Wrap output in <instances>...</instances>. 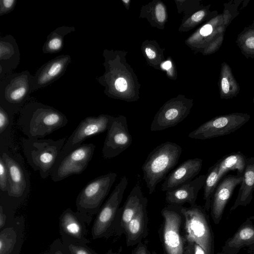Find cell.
<instances>
[{"label": "cell", "mask_w": 254, "mask_h": 254, "mask_svg": "<svg viewBox=\"0 0 254 254\" xmlns=\"http://www.w3.org/2000/svg\"><path fill=\"white\" fill-rule=\"evenodd\" d=\"M218 165V162L217 161L209 168L206 175V179L203 186V199L205 200L204 208L207 211L210 208L211 198L219 184Z\"/></svg>", "instance_id": "28"}, {"label": "cell", "mask_w": 254, "mask_h": 254, "mask_svg": "<svg viewBox=\"0 0 254 254\" xmlns=\"http://www.w3.org/2000/svg\"><path fill=\"white\" fill-rule=\"evenodd\" d=\"M74 30V27L64 26L56 28L47 36L43 47V52L54 54L60 52L63 47L64 36Z\"/></svg>", "instance_id": "27"}, {"label": "cell", "mask_w": 254, "mask_h": 254, "mask_svg": "<svg viewBox=\"0 0 254 254\" xmlns=\"http://www.w3.org/2000/svg\"><path fill=\"white\" fill-rule=\"evenodd\" d=\"M247 114H233L215 117L202 124L189 134V137L207 139L230 134L240 128L250 119Z\"/></svg>", "instance_id": "10"}, {"label": "cell", "mask_w": 254, "mask_h": 254, "mask_svg": "<svg viewBox=\"0 0 254 254\" xmlns=\"http://www.w3.org/2000/svg\"><path fill=\"white\" fill-rule=\"evenodd\" d=\"M182 152V149L179 145L167 141L148 154L141 169L143 179L150 194L154 192L157 185L177 164Z\"/></svg>", "instance_id": "3"}, {"label": "cell", "mask_w": 254, "mask_h": 254, "mask_svg": "<svg viewBox=\"0 0 254 254\" xmlns=\"http://www.w3.org/2000/svg\"><path fill=\"white\" fill-rule=\"evenodd\" d=\"M147 202V198L143 196L137 212L124 228L127 246L136 244L145 237L148 220L146 210Z\"/></svg>", "instance_id": "22"}, {"label": "cell", "mask_w": 254, "mask_h": 254, "mask_svg": "<svg viewBox=\"0 0 254 254\" xmlns=\"http://www.w3.org/2000/svg\"><path fill=\"white\" fill-rule=\"evenodd\" d=\"M145 53L147 57L150 59H153L156 57L155 52L149 48H146L145 49Z\"/></svg>", "instance_id": "41"}, {"label": "cell", "mask_w": 254, "mask_h": 254, "mask_svg": "<svg viewBox=\"0 0 254 254\" xmlns=\"http://www.w3.org/2000/svg\"><path fill=\"white\" fill-rule=\"evenodd\" d=\"M143 197L141 188L137 184L132 189L123 207L118 210L114 222L120 220V228L124 229L134 216Z\"/></svg>", "instance_id": "24"}, {"label": "cell", "mask_w": 254, "mask_h": 254, "mask_svg": "<svg viewBox=\"0 0 254 254\" xmlns=\"http://www.w3.org/2000/svg\"><path fill=\"white\" fill-rule=\"evenodd\" d=\"M222 89L225 94L228 93L229 91V83L228 79L223 77L221 80Z\"/></svg>", "instance_id": "38"}, {"label": "cell", "mask_w": 254, "mask_h": 254, "mask_svg": "<svg viewBox=\"0 0 254 254\" xmlns=\"http://www.w3.org/2000/svg\"><path fill=\"white\" fill-rule=\"evenodd\" d=\"M66 139H23L22 149L27 162L35 171L39 172L42 179L51 176Z\"/></svg>", "instance_id": "4"}, {"label": "cell", "mask_w": 254, "mask_h": 254, "mask_svg": "<svg viewBox=\"0 0 254 254\" xmlns=\"http://www.w3.org/2000/svg\"><path fill=\"white\" fill-rule=\"evenodd\" d=\"M95 147L93 143H83L59 160L51 175L52 181L58 182L81 174L91 161Z\"/></svg>", "instance_id": "9"}, {"label": "cell", "mask_w": 254, "mask_h": 254, "mask_svg": "<svg viewBox=\"0 0 254 254\" xmlns=\"http://www.w3.org/2000/svg\"><path fill=\"white\" fill-rule=\"evenodd\" d=\"M155 15L156 17L159 22H163L165 20V8L161 3H159L156 6Z\"/></svg>", "instance_id": "34"}, {"label": "cell", "mask_w": 254, "mask_h": 254, "mask_svg": "<svg viewBox=\"0 0 254 254\" xmlns=\"http://www.w3.org/2000/svg\"><path fill=\"white\" fill-rule=\"evenodd\" d=\"M33 79L27 70L12 72L0 78V106L12 115L19 113L33 92Z\"/></svg>", "instance_id": "5"}, {"label": "cell", "mask_w": 254, "mask_h": 254, "mask_svg": "<svg viewBox=\"0 0 254 254\" xmlns=\"http://www.w3.org/2000/svg\"><path fill=\"white\" fill-rule=\"evenodd\" d=\"M121 251H122V248L121 247L120 250H119V252L114 253V252H112V250H110L106 253H105V254H120V253Z\"/></svg>", "instance_id": "44"}, {"label": "cell", "mask_w": 254, "mask_h": 254, "mask_svg": "<svg viewBox=\"0 0 254 254\" xmlns=\"http://www.w3.org/2000/svg\"><path fill=\"white\" fill-rule=\"evenodd\" d=\"M247 158L239 151L228 154L217 161L218 162V181L220 182L224 175L230 171H237V176L242 177L246 165Z\"/></svg>", "instance_id": "25"}, {"label": "cell", "mask_w": 254, "mask_h": 254, "mask_svg": "<svg viewBox=\"0 0 254 254\" xmlns=\"http://www.w3.org/2000/svg\"><path fill=\"white\" fill-rule=\"evenodd\" d=\"M0 156L8 172L9 190L0 194V202L16 210L29 195L30 181L21 155L17 150L0 148Z\"/></svg>", "instance_id": "2"}, {"label": "cell", "mask_w": 254, "mask_h": 254, "mask_svg": "<svg viewBox=\"0 0 254 254\" xmlns=\"http://www.w3.org/2000/svg\"><path fill=\"white\" fill-rule=\"evenodd\" d=\"M206 175H200L177 188L166 191V202L175 205H182L186 202L190 205L195 204L198 192L203 187Z\"/></svg>", "instance_id": "20"}, {"label": "cell", "mask_w": 254, "mask_h": 254, "mask_svg": "<svg viewBox=\"0 0 254 254\" xmlns=\"http://www.w3.org/2000/svg\"><path fill=\"white\" fill-rule=\"evenodd\" d=\"M15 211L11 207L0 202V230L12 222Z\"/></svg>", "instance_id": "30"}, {"label": "cell", "mask_w": 254, "mask_h": 254, "mask_svg": "<svg viewBox=\"0 0 254 254\" xmlns=\"http://www.w3.org/2000/svg\"><path fill=\"white\" fill-rule=\"evenodd\" d=\"M251 220H254V216H251L249 218Z\"/></svg>", "instance_id": "45"}, {"label": "cell", "mask_w": 254, "mask_h": 254, "mask_svg": "<svg viewBox=\"0 0 254 254\" xmlns=\"http://www.w3.org/2000/svg\"><path fill=\"white\" fill-rule=\"evenodd\" d=\"M13 115L0 106V148L17 150L12 136Z\"/></svg>", "instance_id": "26"}, {"label": "cell", "mask_w": 254, "mask_h": 254, "mask_svg": "<svg viewBox=\"0 0 254 254\" xmlns=\"http://www.w3.org/2000/svg\"><path fill=\"white\" fill-rule=\"evenodd\" d=\"M203 11H199L194 13L191 16V19L193 21L198 22L200 21L204 16Z\"/></svg>", "instance_id": "39"}, {"label": "cell", "mask_w": 254, "mask_h": 254, "mask_svg": "<svg viewBox=\"0 0 254 254\" xmlns=\"http://www.w3.org/2000/svg\"><path fill=\"white\" fill-rule=\"evenodd\" d=\"M132 139L123 116L114 118L107 130L102 148V155L106 159L117 157L128 148Z\"/></svg>", "instance_id": "12"}, {"label": "cell", "mask_w": 254, "mask_h": 254, "mask_svg": "<svg viewBox=\"0 0 254 254\" xmlns=\"http://www.w3.org/2000/svg\"><path fill=\"white\" fill-rule=\"evenodd\" d=\"M246 46L251 49H254V37L248 38L246 41Z\"/></svg>", "instance_id": "42"}, {"label": "cell", "mask_w": 254, "mask_h": 254, "mask_svg": "<svg viewBox=\"0 0 254 254\" xmlns=\"http://www.w3.org/2000/svg\"><path fill=\"white\" fill-rule=\"evenodd\" d=\"M202 160L195 158L182 163L164 179L161 190L167 191L177 188L193 180L200 171Z\"/></svg>", "instance_id": "18"}, {"label": "cell", "mask_w": 254, "mask_h": 254, "mask_svg": "<svg viewBox=\"0 0 254 254\" xmlns=\"http://www.w3.org/2000/svg\"><path fill=\"white\" fill-rule=\"evenodd\" d=\"M20 60V51L16 40L11 35L0 38V79L12 73Z\"/></svg>", "instance_id": "21"}, {"label": "cell", "mask_w": 254, "mask_h": 254, "mask_svg": "<svg viewBox=\"0 0 254 254\" xmlns=\"http://www.w3.org/2000/svg\"><path fill=\"white\" fill-rule=\"evenodd\" d=\"M242 177L229 175L217 186L211 200V215L215 224L219 223L224 209L236 187L240 185Z\"/></svg>", "instance_id": "15"}, {"label": "cell", "mask_w": 254, "mask_h": 254, "mask_svg": "<svg viewBox=\"0 0 254 254\" xmlns=\"http://www.w3.org/2000/svg\"><path fill=\"white\" fill-rule=\"evenodd\" d=\"M123 1L125 2H127L129 1V0H123Z\"/></svg>", "instance_id": "46"}, {"label": "cell", "mask_w": 254, "mask_h": 254, "mask_svg": "<svg viewBox=\"0 0 254 254\" xmlns=\"http://www.w3.org/2000/svg\"><path fill=\"white\" fill-rule=\"evenodd\" d=\"M182 207L169 204L161 211L164 218L163 243L167 254H183L184 246L180 234Z\"/></svg>", "instance_id": "13"}, {"label": "cell", "mask_w": 254, "mask_h": 254, "mask_svg": "<svg viewBox=\"0 0 254 254\" xmlns=\"http://www.w3.org/2000/svg\"><path fill=\"white\" fill-rule=\"evenodd\" d=\"M71 61L69 55H61L41 66L34 75L33 91L45 87L60 77Z\"/></svg>", "instance_id": "17"}, {"label": "cell", "mask_w": 254, "mask_h": 254, "mask_svg": "<svg viewBox=\"0 0 254 254\" xmlns=\"http://www.w3.org/2000/svg\"><path fill=\"white\" fill-rule=\"evenodd\" d=\"M254 191V157L247 158L246 165L237 197L230 209L234 211L238 206H246L253 198Z\"/></svg>", "instance_id": "23"}, {"label": "cell", "mask_w": 254, "mask_h": 254, "mask_svg": "<svg viewBox=\"0 0 254 254\" xmlns=\"http://www.w3.org/2000/svg\"><path fill=\"white\" fill-rule=\"evenodd\" d=\"M16 3V0H1L0 1V15L10 12L12 11Z\"/></svg>", "instance_id": "33"}, {"label": "cell", "mask_w": 254, "mask_h": 254, "mask_svg": "<svg viewBox=\"0 0 254 254\" xmlns=\"http://www.w3.org/2000/svg\"><path fill=\"white\" fill-rule=\"evenodd\" d=\"M9 175L7 167L0 156V193H5L9 190Z\"/></svg>", "instance_id": "31"}, {"label": "cell", "mask_w": 254, "mask_h": 254, "mask_svg": "<svg viewBox=\"0 0 254 254\" xmlns=\"http://www.w3.org/2000/svg\"><path fill=\"white\" fill-rule=\"evenodd\" d=\"M212 31V27L210 24H206L203 26L200 30V33L201 35L206 36L209 35Z\"/></svg>", "instance_id": "37"}, {"label": "cell", "mask_w": 254, "mask_h": 254, "mask_svg": "<svg viewBox=\"0 0 254 254\" xmlns=\"http://www.w3.org/2000/svg\"><path fill=\"white\" fill-rule=\"evenodd\" d=\"M132 254H148L146 246L139 243L132 251Z\"/></svg>", "instance_id": "36"}, {"label": "cell", "mask_w": 254, "mask_h": 254, "mask_svg": "<svg viewBox=\"0 0 254 254\" xmlns=\"http://www.w3.org/2000/svg\"><path fill=\"white\" fill-rule=\"evenodd\" d=\"M24 218L15 217L11 223L0 230V254H19L24 241Z\"/></svg>", "instance_id": "16"}, {"label": "cell", "mask_w": 254, "mask_h": 254, "mask_svg": "<svg viewBox=\"0 0 254 254\" xmlns=\"http://www.w3.org/2000/svg\"><path fill=\"white\" fill-rule=\"evenodd\" d=\"M127 82L124 78H118L115 82V87L118 91L123 92L125 91L127 88Z\"/></svg>", "instance_id": "35"}, {"label": "cell", "mask_w": 254, "mask_h": 254, "mask_svg": "<svg viewBox=\"0 0 254 254\" xmlns=\"http://www.w3.org/2000/svg\"><path fill=\"white\" fill-rule=\"evenodd\" d=\"M114 118L104 114L85 118L66 139L58 160L81 145L87 138L107 131Z\"/></svg>", "instance_id": "11"}, {"label": "cell", "mask_w": 254, "mask_h": 254, "mask_svg": "<svg viewBox=\"0 0 254 254\" xmlns=\"http://www.w3.org/2000/svg\"><path fill=\"white\" fill-rule=\"evenodd\" d=\"M127 184V179L124 176L97 213L91 231L93 239L108 238L112 234V226Z\"/></svg>", "instance_id": "8"}, {"label": "cell", "mask_w": 254, "mask_h": 254, "mask_svg": "<svg viewBox=\"0 0 254 254\" xmlns=\"http://www.w3.org/2000/svg\"><path fill=\"white\" fill-rule=\"evenodd\" d=\"M181 212L185 220L188 242L191 244L198 245L206 254H213V234L204 210L195 204L189 208L182 207Z\"/></svg>", "instance_id": "7"}, {"label": "cell", "mask_w": 254, "mask_h": 254, "mask_svg": "<svg viewBox=\"0 0 254 254\" xmlns=\"http://www.w3.org/2000/svg\"><path fill=\"white\" fill-rule=\"evenodd\" d=\"M67 254H98L86 244L62 241Z\"/></svg>", "instance_id": "29"}, {"label": "cell", "mask_w": 254, "mask_h": 254, "mask_svg": "<svg viewBox=\"0 0 254 254\" xmlns=\"http://www.w3.org/2000/svg\"><path fill=\"white\" fill-rule=\"evenodd\" d=\"M39 254H67L62 241L60 239L54 240L48 250Z\"/></svg>", "instance_id": "32"}, {"label": "cell", "mask_w": 254, "mask_h": 254, "mask_svg": "<svg viewBox=\"0 0 254 254\" xmlns=\"http://www.w3.org/2000/svg\"><path fill=\"white\" fill-rule=\"evenodd\" d=\"M67 123L65 115L54 107L30 102L19 112L17 126L27 138H43Z\"/></svg>", "instance_id": "1"}, {"label": "cell", "mask_w": 254, "mask_h": 254, "mask_svg": "<svg viewBox=\"0 0 254 254\" xmlns=\"http://www.w3.org/2000/svg\"><path fill=\"white\" fill-rule=\"evenodd\" d=\"M84 218L81 213L66 208L59 218V230L62 241L82 244L90 243L87 238Z\"/></svg>", "instance_id": "14"}, {"label": "cell", "mask_w": 254, "mask_h": 254, "mask_svg": "<svg viewBox=\"0 0 254 254\" xmlns=\"http://www.w3.org/2000/svg\"><path fill=\"white\" fill-rule=\"evenodd\" d=\"M244 248H247L249 254H254V225L249 218L225 242L222 252L223 254H237Z\"/></svg>", "instance_id": "19"}, {"label": "cell", "mask_w": 254, "mask_h": 254, "mask_svg": "<svg viewBox=\"0 0 254 254\" xmlns=\"http://www.w3.org/2000/svg\"><path fill=\"white\" fill-rule=\"evenodd\" d=\"M194 254H206L204 250L198 245L194 244Z\"/></svg>", "instance_id": "40"}, {"label": "cell", "mask_w": 254, "mask_h": 254, "mask_svg": "<svg viewBox=\"0 0 254 254\" xmlns=\"http://www.w3.org/2000/svg\"><path fill=\"white\" fill-rule=\"evenodd\" d=\"M171 66H172V64L170 61H166L162 65V68L166 70L169 69L171 67Z\"/></svg>", "instance_id": "43"}, {"label": "cell", "mask_w": 254, "mask_h": 254, "mask_svg": "<svg viewBox=\"0 0 254 254\" xmlns=\"http://www.w3.org/2000/svg\"><path fill=\"white\" fill-rule=\"evenodd\" d=\"M117 177L115 172L99 176L88 182L78 193L75 201L76 211L82 214L87 224L101 208Z\"/></svg>", "instance_id": "6"}]
</instances>
